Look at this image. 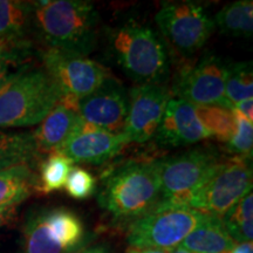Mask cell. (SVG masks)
Listing matches in <instances>:
<instances>
[{"instance_id":"10","label":"cell","mask_w":253,"mask_h":253,"mask_svg":"<svg viewBox=\"0 0 253 253\" xmlns=\"http://www.w3.org/2000/svg\"><path fill=\"white\" fill-rule=\"evenodd\" d=\"M42 61L43 69L58 84L62 96L77 100L91 94L112 77L108 69L87 56L46 49Z\"/></svg>"},{"instance_id":"34","label":"cell","mask_w":253,"mask_h":253,"mask_svg":"<svg viewBox=\"0 0 253 253\" xmlns=\"http://www.w3.org/2000/svg\"><path fill=\"white\" fill-rule=\"evenodd\" d=\"M78 253H109L104 246H93V248H88L79 251Z\"/></svg>"},{"instance_id":"23","label":"cell","mask_w":253,"mask_h":253,"mask_svg":"<svg viewBox=\"0 0 253 253\" xmlns=\"http://www.w3.org/2000/svg\"><path fill=\"white\" fill-rule=\"evenodd\" d=\"M73 168V162L59 151L49 154L40 164L39 192L50 194L65 186Z\"/></svg>"},{"instance_id":"4","label":"cell","mask_w":253,"mask_h":253,"mask_svg":"<svg viewBox=\"0 0 253 253\" xmlns=\"http://www.w3.org/2000/svg\"><path fill=\"white\" fill-rule=\"evenodd\" d=\"M110 49L118 65L138 84H163L169 73V55L162 39L150 27L126 23L110 36Z\"/></svg>"},{"instance_id":"2","label":"cell","mask_w":253,"mask_h":253,"mask_svg":"<svg viewBox=\"0 0 253 253\" xmlns=\"http://www.w3.org/2000/svg\"><path fill=\"white\" fill-rule=\"evenodd\" d=\"M161 202L158 160L132 162L107 177L99 203L116 219L135 220L150 212Z\"/></svg>"},{"instance_id":"18","label":"cell","mask_w":253,"mask_h":253,"mask_svg":"<svg viewBox=\"0 0 253 253\" xmlns=\"http://www.w3.org/2000/svg\"><path fill=\"white\" fill-rule=\"evenodd\" d=\"M36 192H39V177L30 164L0 171V207H18Z\"/></svg>"},{"instance_id":"28","label":"cell","mask_w":253,"mask_h":253,"mask_svg":"<svg viewBox=\"0 0 253 253\" xmlns=\"http://www.w3.org/2000/svg\"><path fill=\"white\" fill-rule=\"evenodd\" d=\"M24 46L12 48L0 56V91L21 73L30 68L24 61Z\"/></svg>"},{"instance_id":"9","label":"cell","mask_w":253,"mask_h":253,"mask_svg":"<svg viewBox=\"0 0 253 253\" xmlns=\"http://www.w3.org/2000/svg\"><path fill=\"white\" fill-rule=\"evenodd\" d=\"M156 23L168 42L183 54L201 49L214 31L213 19L194 1L166 2L157 12Z\"/></svg>"},{"instance_id":"3","label":"cell","mask_w":253,"mask_h":253,"mask_svg":"<svg viewBox=\"0 0 253 253\" xmlns=\"http://www.w3.org/2000/svg\"><path fill=\"white\" fill-rule=\"evenodd\" d=\"M61 97L45 69L28 68L0 91V128L39 125Z\"/></svg>"},{"instance_id":"1","label":"cell","mask_w":253,"mask_h":253,"mask_svg":"<svg viewBox=\"0 0 253 253\" xmlns=\"http://www.w3.org/2000/svg\"><path fill=\"white\" fill-rule=\"evenodd\" d=\"M100 15L84 0L34 2L32 26L46 49L87 56L96 45Z\"/></svg>"},{"instance_id":"11","label":"cell","mask_w":253,"mask_h":253,"mask_svg":"<svg viewBox=\"0 0 253 253\" xmlns=\"http://www.w3.org/2000/svg\"><path fill=\"white\" fill-rule=\"evenodd\" d=\"M230 63L216 55L205 56L191 69L182 73L173 91L179 99L196 107L223 106L232 109L225 97Z\"/></svg>"},{"instance_id":"32","label":"cell","mask_w":253,"mask_h":253,"mask_svg":"<svg viewBox=\"0 0 253 253\" xmlns=\"http://www.w3.org/2000/svg\"><path fill=\"white\" fill-rule=\"evenodd\" d=\"M25 43H15V42H9V41L0 40V56L9 49L17 48V47H23Z\"/></svg>"},{"instance_id":"6","label":"cell","mask_w":253,"mask_h":253,"mask_svg":"<svg viewBox=\"0 0 253 253\" xmlns=\"http://www.w3.org/2000/svg\"><path fill=\"white\" fill-rule=\"evenodd\" d=\"M158 162L161 177L158 204L188 207L190 199L208 182L223 160L216 151L198 148Z\"/></svg>"},{"instance_id":"29","label":"cell","mask_w":253,"mask_h":253,"mask_svg":"<svg viewBox=\"0 0 253 253\" xmlns=\"http://www.w3.org/2000/svg\"><path fill=\"white\" fill-rule=\"evenodd\" d=\"M17 205L0 207V229L13 223L17 218Z\"/></svg>"},{"instance_id":"15","label":"cell","mask_w":253,"mask_h":253,"mask_svg":"<svg viewBox=\"0 0 253 253\" xmlns=\"http://www.w3.org/2000/svg\"><path fill=\"white\" fill-rule=\"evenodd\" d=\"M158 143L169 147L195 144L211 137L196 106L182 99H170L156 135Z\"/></svg>"},{"instance_id":"24","label":"cell","mask_w":253,"mask_h":253,"mask_svg":"<svg viewBox=\"0 0 253 253\" xmlns=\"http://www.w3.org/2000/svg\"><path fill=\"white\" fill-rule=\"evenodd\" d=\"M198 118L201 119L211 137L221 142H229L235 134L236 119L233 109L223 106L196 107Z\"/></svg>"},{"instance_id":"5","label":"cell","mask_w":253,"mask_h":253,"mask_svg":"<svg viewBox=\"0 0 253 253\" xmlns=\"http://www.w3.org/2000/svg\"><path fill=\"white\" fill-rule=\"evenodd\" d=\"M207 216L189 207L157 204L150 212L131 221L126 240L131 249L172 251Z\"/></svg>"},{"instance_id":"26","label":"cell","mask_w":253,"mask_h":253,"mask_svg":"<svg viewBox=\"0 0 253 253\" xmlns=\"http://www.w3.org/2000/svg\"><path fill=\"white\" fill-rule=\"evenodd\" d=\"M236 119V129L231 140L227 142V148L235 156L252 157L253 149V123L240 115L233 109Z\"/></svg>"},{"instance_id":"35","label":"cell","mask_w":253,"mask_h":253,"mask_svg":"<svg viewBox=\"0 0 253 253\" xmlns=\"http://www.w3.org/2000/svg\"><path fill=\"white\" fill-rule=\"evenodd\" d=\"M170 253H192V252L188 251V250L184 249V248H182V246H177V248L173 249Z\"/></svg>"},{"instance_id":"22","label":"cell","mask_w":253,"mask_h":253,"mask_svg":"<svg viewBox=\"0 0 253 253\" xmlns=\"http://www.w3.org/2000/svg\"><path fill=\"white\" fill-rule=\"evenodd\" d=\"M223 223L236 244L252 242L253 195L250 191L223 217Z\"/></svg>"},{"instance_id":"7","label":"cell","mask_w":253,"mask_h":253,"mask_svg":"<svg viewBox=\"0 0 253 253\" xmlns=\"http://www.w3.org/2000/svg\"><path fill=\"white\" fill-rule=\"evenodd\" d=\"M251 158L233 156L223 161L208 182L190 199L188 207L223 219L252 190Z\"/></svg>"},{"instance_id":"25","label":"cell","mask_w":253,"mask_h":253,"mask_svg":"<svg viewBox=\"0 0 253 253\" xmlns=\"http://www.w3.org/2000/svg\"><path fill=\"white\" fill-rule=\"evenodd\" d=\"M253 72L251 62L230 63L225 84V97L231 108L240 101L252 99Z\"/></svg>"},{"instance_id":"19","label":"cell","mask_w":253,"mask_h":253,"mask_svg":"<svg viewBox=\"0 0 253 253\" xmlns=\"http://www.w3.org/2000/svg\"><path fill=\"white\" fill-rule=\"evenodd\" d=\"M33 11L34 2L0 0V40L25 43Z\"/></svg>"},{"instance_id":"14","label":"cell","mask_w":253,"mask_h":253,"mask_svg":"<svg viewBox=\"0 0 253 253\" xmlns=\"http://www.w3.org/2000/svg\"><path fill=\"white\" fill-rule=\"evenodd\" d=\"M129 142L122 132L114 134L82 121L77 134L60 149L73 163L101 166L125 149Z\"/></svg>"},{"instance_id":"13","label":"cell","mask_w":253,"mask_h":253,"mask_svg":"<svg viewBox=\"0 0 253 253\" xmlns=\"http://www.w3.org/2000/svg\"><path fill=\"white\" fill-rule=\"evenodd\" d=\"M128 108V94L113 77L78 102V113L82 121L114 134L123 131Z\"/></svg>"},{"instance_id":"16","label":"cell","mask_w":253,"mask_h":253,"mask_svg":"<svg viewBox=\"0 0 253 253\" xmlns=\"http://www.w3.org/2000/svg\"><path fill=\"white\" fill-rule=\"evenodd\" d=\"M79 100L62 96L59 103L39 123L33 140L38 154H52L60 149L80 129L82 120L78 113Z\"/></svg>"},{"instance_id":"27","label":"cell","mask_w":253,"mask_h":253,"mask_svg":"<svg viewBox=\"0 0 253 253\" xmlns=\"http://www.w3.org/2000/svg\"><path fill=\"white\" fill-rule=\"evenodd\" d=\"M63 188L71 197L86 199L94 194L96 188V179L87 170L80 167H73Z\"/></svg>"},{"instance_id":"8","label":"cell","mask_w":253,"mask_h":253,"mask_svg":"<svg viewBox=\"0 0 253 253\" xmlns=\"http://www.w3.org/2000/svg\"><path fill=\"white\" fill-rule=\"evenodd\" d=\"M81 218L66 208L33 214L24 229V253H73L84 244Z\"/></svg>"},{"instance_id":"31","label":"cell","mask_w":253,"mask_h":253,"mask_svg":"<svg viewBox=\"0 0 253 253\" xmlns=\"http://www.w3.org/2000/svg\"><path fill=\"white\" fill-rule=\"evenodd\" d=\"M230 253H253L252 242L239 243V244H236L235 248L231 250Z\"/></svg>"},{"instance_id":"30","label":"cell","mask_w":253,"mask_h":253,"mask_svg":"<svg viewBox=\"0 0 253 253\" xmlns=\"http://www.w3.org/2000/svg\"><path fill=\"white\" fill-rule=\"evenodd\" d=\"M233 109L238 112L240 115H243L246 120L253 122V100L248 99L244 101H240L233 106Z\"/></svg>"},{"instance_id":"17","label":"cell","mask_w":253,"mask_h":253,"mask_svg":"<svg viewBox=\"0 0 253 253\" xmlns=\"http://www.w3.org/2000/svg\"><path fill=\"white\" fill-rule=\"evenodd\" d=\"M235 245L223 219L207 216L179 246L192 253H230Z\"/></svg>"},{"instance_id":"21","label":"cell","mask_w":253,"mask_h":253,"mask_svg":"<svg viewBox=\"0 0 253 253\" xmlns=\"http://www.w3.org/2000/svg\"><path fill=\"white\" fill-rule=\"evenodd\" d=\"M39 156L32 132L0 131V171L30 164Z\"/></svg>"},{"instance_id":"12","label":"cell","mask_w":253,"mask_h":253,"mask_svg":"<svg viewBox=\"0 0 253 253\" xmlns=\"http://www.w3.org/2000/svg\"><path fill=\"white\" fill-rule=\"evenodd\" d=\"M170 94L163 84H138L129 95V108L122 134L129 143H144L156 135Z\"/></svg>"},{"instance_id":"33","label":"cell","mask_w":253,"mask_h":253,"mask_svg":"<svg viewBox=\"0 0 253 253\" xmlns=\"http://www.w3.org/2000/svg\"><path fill=\"white\" fill-rule=\"evenodd\" d=\"M171 251L168 250H158V249H130L126 253H170Z\"/></svg>"},{"instance_id":"20","label":"cell","mask_w":253,"mask_h":253,"mask_svg":"<svg viewBox=\"0 0 253 253\" xmlns=\"http://www.w3.org/2000/svg\"><path fill=\"white\" fill-rule=\"evenodd\" d=\"M214 27L235 38H250L253 33V2L239 0L224 6L213 19Z\"/></svg>"}]
</instances>
